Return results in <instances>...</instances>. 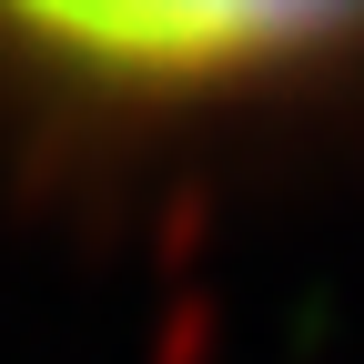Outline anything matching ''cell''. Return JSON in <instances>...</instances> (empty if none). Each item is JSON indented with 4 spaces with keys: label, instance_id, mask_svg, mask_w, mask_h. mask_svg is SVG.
<instances>
[{
    "label": "cell",
    "instance_id": "6da1fadb",
    "mask_svg": "<svg viewBox=\"0 0 364 364\" xmlns=\"http://www.w3.org/2000/svg\"><path fill=\"white\" fill-rule=\"evenodd\" d=\"M354 71V11H0V81L71 122H223Z\"/></svg>",
    "mask_w": 364,
    "mask_h": 364
}]
</instances>
